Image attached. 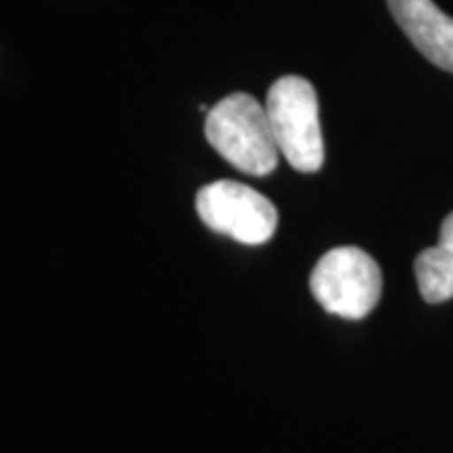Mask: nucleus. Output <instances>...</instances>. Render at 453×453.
<instances>
[{
    "label": "nucleus",
    "instance_id": "obj_1",
    "mask_svg": "<svg viewBox=\"0 0 453 453\" xmlns=\"http://www.w3.org/2000/svg\"><path fill=\"white\" fill-rule=\"evenodd\" d=\"M204 136L234 169L265 177L277 169L280 149L267 109L250 94H232L207 111Z\"/></svg>",
    "mask_w": 453,
    "mask_h": 453
},
{
    "label": "nucleus",
    "instance_id": "obj_2",
    "mask_svg": "<svg viewBox=\"0 0 453 453\" xmlns=\"http://www.w3.org/2000/svg\"><path fill=\"white\" fill-rule=\"evenodd\" d=\"M267 116L277 149L292 169L312 174L325 162L318 94L303 76H282L267 91Z\"/></svg>",
    "mask_w": 453,
    "mask_h": 453
},
{
    "label": "nucleus",
    "instance_id": "obj_3",
    "mask_svg": "<svg viewBox=\"0 0 453 453\" xmlns=\"http://www.w3.org/2000/svg\"><path fill=\"white\" fill-rule=\"evenodd\" d=\"M310 290L327 312L360 320L378 305L383 275L378 262L360 247H335L312 267Z\"/></svg>",
    "mask_w": 453,
    "mask_h": 453
},
{
    "label": "nucleus",
    "instance_id": "obj_4",
    "mask_svg": "<svg viewBox=\"0 0 453 453\" xmlns=\"http://www.w3.org/2000/svg\"><path fill=\"white\" fill-rule=\"evenodd\" d=\"M196 214L211 232L242 244H265L277 229L275 204L240 181H211L196 195Z\"/></svg>",
    "mask_w": 453,
    "mask_h": 453
},
{
    "label": "nucleus",
    "instance_id": "obj_5",
    "mask_svg": "<svg viewBox=\"0 0 453 453\" xmlns=\"http://www.w3.org/2000/svg\"><path fill=\"white\" fill-rule=\"evenodd\" d=\"M388 8L408 41L431 64L453 73V18L434 0H388Z\"/></svg>",
    "mask_w": 453,
    "mask_h": 453
},
{
    "label": "nucleus",
    "instance_id": "obj_6",
    "mask_svg": "<svg viewBox=\"0 0 453 453\" xmlns=\"http://www.w3.org/2000/svg\"><path fill=\"white\" fill-rule=\"evenodd\" d=\"M416 280L421 297L431 305L453 297V211L441 225L436 247L423 250L416 257Z\"/></svg>",
    "mask_w": 453,
    "mask_h": 453
}]
</instances>
